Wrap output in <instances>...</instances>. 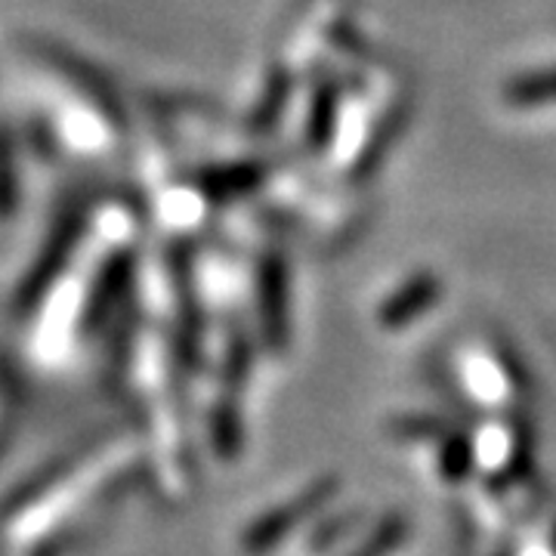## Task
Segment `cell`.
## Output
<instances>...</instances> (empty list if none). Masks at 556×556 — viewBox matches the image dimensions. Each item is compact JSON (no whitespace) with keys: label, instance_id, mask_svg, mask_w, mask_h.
<instances>
[{"label":"cell","instance_id":"cell-1","mask_svg":"<svg viewBox=\"0 0 556 556\" xmlns=\"http://www.w3.org/2000/svg\"><path fill=\"white\" fill-rule=\"evenodd\" d=\"M439 294V285L433 276H417L412 278L402 291H396L393 298L387 300L383 306V321L387 325H405L408 318H415L417 313H424Z\"/></svg>","mask_w":556,"mask_h":556},{"label":"cell","instance_id":"cell-2","mask_svg":"<svg viewBox=\"0 0 556 556\" xmlns=\"http://www.w3.org/2000/svg\"><path fill=\"white\" fill-rule=\"evenodd\" d=\"M504 100L510 102V105H522V109L544 105V102H556V68L532 72V75L514 78L504 87Z\"/></svg>","mask_w":556,"mask_h":556}]
</instances>
